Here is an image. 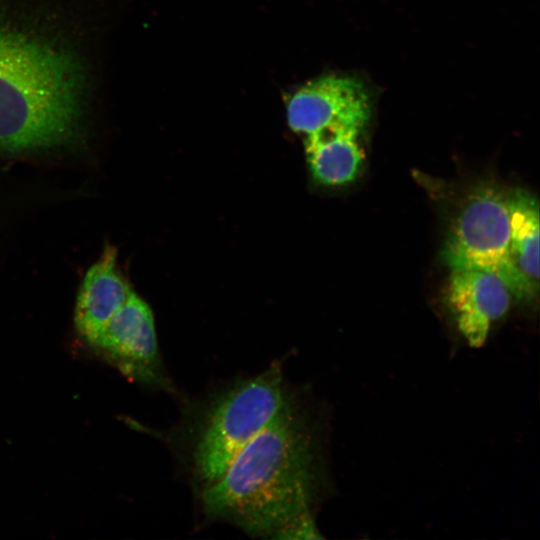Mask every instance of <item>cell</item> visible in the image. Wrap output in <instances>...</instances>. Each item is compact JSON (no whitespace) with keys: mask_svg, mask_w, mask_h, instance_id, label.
<instances>
[{"mask_svg":"<svg viewBox=\"0 0 540 540\" xmlns=\"http://www.w3.org/2000/svg\"><path fill=\"white\" fill-rule=\"evenodd\" d=\"M315 481L311 434L290 402L218 480L205 486L203 507L208 516L251 535L273 537L309 514Z\"/></svg>","mask_w":540,"mask_h":540,"instance_id":"cell-1","label":"cell"},{"mask_svg":"<svg viewBox=\"0 0 540 540\" xmlns=\"http://www.w3.org/2000/svg\"><path fill=\"white\" fill-rule=\"evenodd\" d=\"M81 112L75 61L41 41L0 29V151L67 146L78 136Z\"/></svg>","mask_w":540,"mask_h":540,"instance_id":"cell-2","label":"cell"},{"mask_svg":"<svg viewBox=\"0 0 540 540\" xmlns=\"http://www.w3.org/2000/svg\"><path fill=\"white\" fill-rule=\"evenodd\" d=\"M290 402L278 363L221 395L205 419L193 453L196 474L205 486L218 480Z\"/></svg>","mask_w":540,"mask_h":540,"instance_id":"cell-3","label":"cell"},{"mask_svg":"<svg viewBox=\"0 0 540 540\" xmlns=\"http://www.w3.org/2000/svg\"><path fill=\"white\" fill-rule=\"evenodd\" d=\"M444 260L450 269L477 268L496 274L514 296L508 195L492 186L469 195L446 240Z\"/></svg>","mask_w":540,"mask_h":540,"instance_id":"cell-4","label":"cell"},{"mask_svg":"<svg viewBox=\"0 0 540 540\" xmlns=\"http://www.w3.org/2000/svg\"><path fill=\"white\" fill-rule=\"evenodd\" d=\"M88 346L126 377L146 385H166L153 313L134 291Z\"/></svg>","mask_w":540,"mask_h":540,"instance_id":"cell-5","label":"cell"},{"mask_svg":"<svg viewBox=\"0 0 540 540\" xmlns=\"http://www.w3.org/2000/svg\"><path fill=\"white\" fill-rule=\"evenodd\" d=\"M367 93L357 79L324 76L302 86L287 103V122L304 136L340 122L367 123Z\"/></svg>","mask_w":540,"mask_h":540,"instance_id":"cell-6","label":"cell"},{"mask_svg":"<svg viewBox=\"0 0 540 540\" xmlns=\"http://www.w3.org/2000/svg\"><path fill=\"white\" fill-rule=\"evenodd\" d=\"M512 293L496 274L477 268H453L447 302L457 328L470 346L484 344L491 326L509 310Z\"/></svg>","mask_w":540,"mask_h":540,"instance_id":"cell-7","label":"cell"},{"mask_svg":"<svg viewBox=\"0 0 540 540\" xmlns=\"http://www.w3.org/2000/svg\"><path fill=\"white\" fill-rule=\"evenodd\" d=\"M117 252L106 245L86 272L74 312L78 335L89 344L133 291L117 268Z\"/></svg>","mask_w":540,"mask_h":540,"instance_id":"cell-8","label":"cell"},{"mask_svg":"<svg viewBox=\"0 0 540 540\" xmlns=\"http://www.w3.org/2000/svg\"><path fill=\"white\" fill-rule=\"evenodd\" d=\"M365 124L340 122L305 136L307 163L315 181L339 186L357 177L363 161L359 136Z\"/></svg>","mask_w":540,"mask_h":540,"instance_id":"cell-9","label":"cell"},{"mask_svg":"<svg viewBox=\"0 0 540 540\" xmlns=\"http://www.w3.org/2000/svg\"><path fill=\"white\" fill-rule=\"evenodd\" d=\"M508 200L513 297L531 301L539 289V204L530 193L520 189L509 194Z\"/></svg>","mask_w":540,"mask_h":540,"instance_id":"cell-10","label":"cell"}]
</instances>
